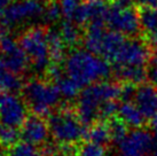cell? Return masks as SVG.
<instances>
[{
	"mask_svg": "<svg viewBox=\"0 0 157 156\" xmlns=\"http://www.w3.org/2000/svg\"><path fill=\"white\" fill-rule=\"evenodd\" d=\"M88 140L94 142L105 145L111 140V130L109 124H105L103 122L95 123L91 126V129L87 132Z\"/></svg>",
	"mask_w": 157,
	"mask_h": 156,
	"instance_id": "18",
	"label": "cell"
},
{
	"mask_svg": "<svg viewBox=\"0 0 157 156\" xmlns=\"http://www.w3.org/2000/svg\"><path fill=\"white\" fill-rule=\"evenodd\" d=\"M62 15L61 7L60 4L56 2H51L45 6V13H44V18L48 22H54L59 20V18Z\"/></svg>",
	"mask_w": 157,
	"mask_h": 156,
	"instance_id": "27",
	"label": "cell"
},
{
	"mask_svg": "<svg viewBox=\"0 0 157 156\" xmlns=\"http://www.w3.org/2000/svg\"><path fill=\"white\" fill-rule=\"evenodd\" d=\"M80 4H82L80 0H61L60 1V7H61L62 16L66 20L74 21Z\"/></svg>",
	"mask_w": 157,
	"mask_h": 156,
	"instance_id": "25",
	"label": "cell"
},
{
	"mask_svg": "<svg viewBox=\"0 0 157 156\" xmlns=\"http://www.w3.org/2000/svg\"><path fill=\"white\" fill-rule=\"evenodd\" d=\"M151 153H153V155L157 156V135H156V138H154V146H153Z\"/></svg>",
	"mask_w": 157,
	"mask_h": 156,
	"instance_id": "33",
	"label": "cell"
},
{
	"mask_svg": "<svg viewBox=\"0 0 157 156\" xmlns=\"http://www.w3.org/2000/svg\"><path fill=\"white\" fill-rule=\"evenodd\" d=\"M43 152L39 150L36 145H32L26 141L16 142L9 147L7 156H43Z\"/></svg>",
	"mask_w": 157,
	"mask_h": 156,
	"instance_id": "22",
	"label": "cell"
},
{
	"mask_svg": "<svg viewBox=\"0 0 157 156\" xmlns=\"http://www.w3.org/2000/svg\"><path fill=\"white\" fill-rule=\"evenodd\" d=\"M56 86L59 88V91H60V94L64 99L70 100L79 96V88H80V86L70 77H68L67 75L66 76L62 75L59 79H56Z\"/></svg>",
	"mask_w": 157,
	"mask_h": 156,
	"instance_id": "21",
	"label": "cell"
},
{
	"mask_svg": "<svg viewBox=\"0 0 157 156\" xmlns=\"http://www.w3.org/2000/svg\"><path fill=\"white\" fill-rule=\"evenodd\" d=\"M45 5L41 0H16L1 13V24L13 28L44 18Z\"/></svg>",
	"mask_w": 157,
	"mask_h": 156,
	"instance_id": "8",
	"label": "cell"
},
{
	"mask_svg": "<svg viewBox=\"0 0 157 156\" xmlns=\"http://www.w3.org/2000/svg\"><path fill=\"white\" fill-rule=\"evenodd\" d=\"M139 2L144 4V6H149V7H155L157 8V0H138Z\"/></svg>",
	"mask_w": 157,
	"mask_h": 156,
	"instance_id": "30",
	"label": "cell"
},
{
	"mask_svg": "<svg viewBox=\"0 0 157 156\" xmlns=\"http://www.w3.org/2000/svg\"><path fill=\"white\" fill-rule=\"evenodd\" d=\"M77 156H107V149L105 145L88 140L78 148Z\"/></svg>",
	"mask_w": 157,
	"mask_h": 156,
	"instance_id": "23",
	"label": "cell"
},
{
	"mask_svg": "<svg viewBox=\"0 0 157 156\" xmlns=\"http://www.w3.org/2000/svg\"><path fill=\"white\" fill-rule=\"evenodd\" d=\"M48 44H49V53L52 62L59 63L64 57L66 51V43L62 39L60 31L57 30H48Z\"/></svg>",
	"mask_w": 157,
	"mask_h": 156,
	"instance_id": "16",
	"label": "cell"
},
{
	"mask_svg": "<svg viewBox=\"0 0 157 156\" xmlns=\"http://www.w3.org/2000/svg\"><path fill=\"white\" fill-rule=\"evenodd\" d=\"M122 96V87L115 83L98 82L86 86L77 100V116L85 125H91L101 116L105 103Z\"/></svg>",
	"mask_w": 157,
	"mask_h": 156,
	"instance_id": "2",
	"label": "cell"
},
{
	"mask_svg": "<svg viewBox=\"0 0 157 156\" xmlns=\"http://www.w3.org/2000/svg\"><path fill=\"white\" fill-rule=\"evenodd\" d=\"M23 96L28 107L38 116L51 115L55 109L61 94L56 85L40 79H32L23 87Z\"/></svg>",
	"mask_w": 157,
	"mask_h": 156,
	"instance_id": "3",
	"label": "cell"
},
{
	"mask_svg": "<svg viewBox=\"0 0 157 156\" xmlns=\"http://www.w3.org/2000/svg\"><path fill=\"white\" fill-rule=\"evenodd\" d=\"M83 122L71 110L63 109L51 115L48 126L53 139L61 146H72L85 135Z\"/></svg>",
	"mask_w": 157,
	"mask_h": 156,
	"instance_id": "5",
	"label": "cell"
},
{
	"mask_svg": "<svg viewBox=\"0 0 157 156\" xmlns=\"http://www.w3.org/2000/svg\"><path fill=\"white\" fill-rule=\"evenodd\" d=\"M134 102L146 118H151L157 114L156 84H141L134 92Z\"/></svg>",
	"mask_w": 157,
	"mask_h": 156,
	"instance_id": "14",
	"label": "cell"
},
{
	"mask_svg": "<svg viewBox=\"0 0 157 156\" xmlns=\"http://www.w3.org/2000/svg\"><path fill=\"white\" fill-rule=\"evenodd\" d=\"M148 76L151 79L154 84H157V51L154 53L151 61H150V67L148 70Z\"/></svg>",
	"mask_w": 157,
	"mask_h": 156,
	"instance_id": "28",
	"label": "cell"
},
{
	"mask_svg": "<svg viewBox=\"0 0 157 156\" xmlns=\"http://www.w3.org/2000/svg\"><path fill=\"white\" fill-rule=\"evenodd\" d=\"M149 125H150V129L157 133V114L154 115L151 118H149Z\"/></svg>",
	"mask_w": 157,
	"mask_h": 156,
	"instance_id": "29",
	"label": "cell"
},
{
	"mask_svg": "<svg viewBox=\"0 0 157 156\" xmlns=\"http://www.w3.org/2000/svg\"><path fill=\"white\" fill-rule=\"evenodd\" d=\"M148 38L150 43L153 44V45H155V46H157V32H155L153 35H149Z\"/></svg>",
	"mask_w": 157,
	"mask_h": 156,
	"instance_id": "32",
	"label": "cell"
},
{
	"mask_svg": "<svg viewBox=\"0 0 157 156\" xmlns=\"http://www.w3.org/2000/svg\"><path fill=\"white\" fill-rule=\"evenodd\" d=\"M150 59V49L147 44L140 39L125 38L118 46L110 62L113 63L115 71L125 69L146 68Z\"/></svg>",
	"mask_w": 157,
	"mask_h": 156,
	"instance_id": "6",
	"label": "cell"
},
{
	"mask_svg": "<svg viewBox=\"0 0 157 156\" xmlns=\"http://www.w3.org/2000/svg\"><path fill=\"white\" fill-rule=\"evenodd\" d=\"M28 115V104L14 92L0 94V123L4 126H22Z\"/></svg>",
	"mask_w": 157,
	"mask_h": 156,
	"instance_id": "10",
	"label": "cell"
},
{
	"mask_svg": "<svg viewBox=\"0 0 157 156\" xmlns=\"http://www.w3.org/2000/svg\"><path fill=\"white\" fill-rule=\"evenodd\" d=\"M154 138L147 130L136 127L117 143L119 156H144L153 150Z\"/></svg>",
	"mask_w": 157,
	"mask_h": 156,
	"instance_id": "11",
	"label": "cell"
},
{
	"mask_svg": "<svg viewBox=\"0 0 157 156\" xmlns=\"http://www.w3.org/2000/svg\"><path fill=\"white\" fill-rule=\"evenodd\" d=\"M59 31L61 33L62 39L68 46H75L80 40V30L77 26V23L74 21L66 20V22L61 24Z\"/></svg>",
	"mask_w": 157,
	"mask_h": 156,
	"instance_id": "20",
	"label": "cell"
},
{
	"mask_svg": "<svg viewBox=\"0 0 157 156\" xmlns=\"http://www.w3.org/2000/svg\"><path fill=\"white\" fill-rule=\"evenodd\" d=\"M21 138V133L16 127L4 126L0 130V145L5 147H12L13 145L18 142V139Z\"/></svg>",
	"mask_w": 157,
	"mask_h": 156,
	"instance_id": "24",
	"label": "cell"
},
{
	"mask_svg": "<svg viewBox=\"0 0 157 156\" xmlns=\"http://www.w3.org/2000/svg\"><path fill=\"white\" fill-rule=\"evenodd\" d=\"M29 62L20 43L8 33L0 36V65L21 75L26 70Z\"/></svg>",
	"mask_w": 157,
	"mask_h": 156,
	"instance_id": "9",
	"label": "cell"
},
{
	"mask_svg": "<svg viewBox=\"0 0 157 156\" xmlns=\"http://www.w3.org/2000/svg\"><path fill=\"white\" fill-rule=\"evenodd\" d=\"M107 23L118 33L131 37L141 29L140 13L132 6L131 0H113L110 4Z\"/></svg>",
	"mask_w": 157,
	"mask_h": 156,
	"instance_id": "7",
	"label": "cell"
},
{
	"mask_svg": "<svg viewBox=\"0 0 157 156\" xmlns=\"http://www.w3.org/2000/svg\"><path fill=\"white\" fill-rule=\"evenodd\" d=\"M41 1H44V0H41Z\"/></svg>",
	"mask_w": 157,
	"mask_h": 156,
	"instance_id": "37",
	"label": "cell"
},
{
	"mask_svg": "<svg viewBox=\"0 0 157 156\" xmlns=\"http://www.w3.org/2000/svg\"><path fill=\"white\" fill-rule=\"evenodd\" d=\"M64 72L80 87H86L108 77L110 67L102 57L87 48H79L66 57Z\"/></svg>",
	"mask_w": 157,
	"mask_h": 156,
	"instance_id": "1",
	"label": "cell"
},
{
	"mask_svg": "<svg viewBox=\"0 0 157 156\" xmlns=\"http://www.w3.org/2000/svg\"><path fill=\"white\" fill-rule=\"evenodd\" d=\"M20 133L23 141L30 142L36 146L46 142L51 135L48 124L41 118V116L38 115L28 117L22 124Z\"/></svg>",
	"mask_w": 157,
	"mask_h": 156,
	"instance_id": "13",
	"label": "cell"
},
{
	"mask_svg": "<svg viewBox=\"0 0 157 156\" xmlns=\"http://www.w3.org/2000/svg\"><path fill=\"white\" fill-rule=\"evenodd\" d=\"M22 87L20 75L0 65V94L5 92H15Z\"/></svg>",
	"mask_w": 157,
	"mask_h": 156,
	"instance_id": "17",
	"label": "cell"
},
{
	"mask_svg": "<svg viewBox=\"0 0 157 156\" xmlns=\"http://www.w3.org/2000/svg\"><path fill=\"white\" fill-rule=\"evenodd\" d=\"M144 156H155V155H153V154H147V155H144Z\"/></svg>",
	"mask_w": 157,
	"mask_h": 156,
	"instance_id": "34",
	"label": "cell"
},
{
	"mask_svg": "<svg viewBox=\"0 0 157 156\" xmlns=\"http://www.w3.org/2000/svg\"><path fill=\"white\" fill-rule=\"evenodd\" d=\"M110 130H111V140L117 145L125 135H127V125L122 122L121 119L113 121L110 124Z\"/></svg>",
	"mask_w": 157,
	"mask_h": 156,
	"instance_id": "26",
	"label": "cell"
},
{
	"mask_svg": "<svg viewBox=\"0 0 157 156\" xmlns=\"http://www.w3.org/2000/svg\"><path fill=\"white\" fill-rule=\"evenodd\" d=\"M9 5V0H0V14L5 10V8Z\"/></svg>",
	"mask_w": 157,
	"mask_h": 156,
	"instance_id": "31",
	"label": "cell"
},
{
	"mask_svg": "<svg viewBox=\"0 0 157 156\" xmlns=\"http://www.w3.org/2000/svg\"><path fill=\"white\" fill-rule=\"evenodd\" d=\"M110 4L107 0H85L80 4L74 22L77 24L105 25Z\"/></svg>",
	"mask_w": 157,
	"mask_h": 156,
	"instance_id": "12",
	"label": "cell"
},
{
	"mask_svg": "<svg viewBox=\"0 0 157 156\" xmlns=\"http://www.w3.org/2000/svg\"><path fill=\"white\" fill-rule=\"evenodd\" d=\"M140 24L148 36L157 32V8L146 6L140 12Z\"/></svg>",
	"mask_w": 157,
	"mask_h": 156,
	"instance_id": "19",
	"label": "cell"
},
{
	"mask_svg": "<svg viewBox=\"0 0 157 156\" xmlns=\"http://www.w3.org/2000/svg\"><path fill=\"white\" fill-rule=\"evenodd\" d=\"M20 45L36 71L43 72L48 70L52 59L49 53L47 31L40 26L30 28L22 33Z\"/></svg>",
	"mask_w": 157,
	"mask_h": 156,
	"instance_id": "4",
	"label": "cell"
},
{
	"mask_svg": "<svg viewBox=\"0 0 157 156\" xmlns=\"http://www.w3.org/2000/svg\"><path fill=\"white\" fill-rule=\"evenodd\" d=\"M0 156H4V155H2V152H1V149H0Z\"/></svg>",
	"mask_w": 157,
	"mask_h": 156,
	"instance_id": "35",
	"label": "cell"
},
{
	"mask_svg": "<svg viewBox=\"0 0 157 156\" xmlns=\"http://www.w3.org/2000/svg\"><path fill=\"white\" fill-rule=\"evenodd\" d=\"M117 114L121 121L124 122L127 126H131L134 129L142 125L146 118L135 102H131L130 100H124L118 106Z\"/></svg>",
	"mask_w": 157,
	"mask_h": 156,
	"instance_id": "15",
	"label": "cell"
},
{
	"mask_svg": "<svg viewBox=\"0 0 157 156\" xmlns=\"http://www.w3.org/2000/svg\"><path fill=\"white\" fill-rule=\"evenodd\" d=\"M1 127H2V124H1V123H0V130H1Z\"/></svg>",
	"mask_w": 157,
	"mask_h": 156,
	"instance_id": "36",
	"label": "cell"
}]
</instances>
